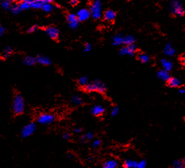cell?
I'll use <instances>...</instances> for the list:
<instances>
[{
  "label": "cell",
  "mask_w": 185,
  "mask_h": 168,
  "mask_svg": "<svg viewBox=\"0 0 185 168\" xmlns=\"http://www.w3.org/2000/svg\"><path fill=\"white\" fill-rule=\"evenodd\" d=\"M135 42V38L132 36V35H127V36H124V42L123 44L125 46L131 45V44H133Z\"/></svg>",
  "instance_id": "cell-23"
},
{
  "label": "cell",
  "mask_w": 185,
  "mask_h": 168,
  "mask_svg": "<svg viewBox=\"0 0 185 168\" xmlns=\"http://www.w3.org/2000/svg\"><path fill=\"white\" fill-rule=\"evenodd\" d=\"M105 108L101 105H96L91 108L90 113L92 114L93 116L99 117L102 116V115L104 113Z\"/></svg>",
  "instance_id": "cell-11"
},
{
  "label": "cell",
  "mask_w": 185,
  "mask_h": 168,
  "mask_svg": "<svg viewBox=\"0 0 185 168\" xmlns=\"http://www.w3.org/2000/svg\"><path fill=\"white\" fill-rule=\"evenodd\" d=\"M67 21H68L69 27L70 28L76 29L78 28L79 20L77 18V15H75L74 13H70L67 15Z\"/></svg>",
  "instance_id": "cell-8"
},
{
  "label": "cell",
  "mask_w": 185,
  "mask_h": 168,
  "mask_svg": "<svg viewBox=\"0 0 185 168\" xmlns=\"http://www.w3.org/2000/svg\"><path fill=\"white\" fill-rule=\"evenodd\" d=\"M38 26L37 25H32L30 28H29L28 31L29 33H33V32H36L38 30Z\"/></svg>",
  "instance_id": "cell-37"
},
{
  "label": "cell",
  "mask_w": 185,
  "mask_h": 168,
  "mask_svg": "<svg viewBox=\"0 0 185 168\" xmlns=\"http://www.w3.org/2000/svg\"><path fill=\"white\" fill-rule=\"evenodd\" d=\"M173 167L175 168H183L184 167L183 161L177 160L173 162Z\"/></svg>",
  "instance_id": "cell-31"
},
{
  "label": "cell",
  "mask_w": 185,
  "mask_h": 168,
  "mask_svg": "<svg viewBox=\"0 0 185 168\" xmlns=\"http://www.w3.org/2000/svg\"><path fill=\"white\" fill-rule=\"evenodd\" d=\"M119 166V161L116 159H111L107 160L103 164V167L104 168H117Z\"/></svg>",
  "instance_id": "cell-13"
},
{
  "label": "cell",
  "mask_w": 185,
  "mask_h": 168,
  "mask_svg": "<svg viewBox=\"0 0 185 168\" xmlns=\"http://www.w3.org/2000/svg\"><path fill=\"white\" fill-rule=\"evenodd\" d=\"M70 138V135L69 133H67V132H66V133H64L63 135V138L64 140H69Z\"/></svg>",
  "instance_id": "cell-39"
},
{
  "label": "cell",
  "mask_w": 185,
  "mask_h": 168,
  "mask_svg": "<svg viewBox=\"0 0 185 168\" xmlns=\"http://www.w3.org/2000/svg\"><path fill=\"white\" fill-rule=\"evenodd\" d=\"M100 144H101L100 140L96 139V140H94L93 141L92 146L94 147V148H98V147H99V146H100Z\"/></svg>",
  "instance_id": "cell-38"
},
{
  "label": "cell",
  "mask_w": 185,
  "mask_h": 168,
  "mask_svg": "<svg viewBox=\"0 0 185 168\" xmlns=\"http://www.w3.org/2000/svg\"><path fill=\"white\" fill-rule=\"evenodd\" d=\"M13 49L9 46H7V47H5V49H4V51H3L2 55L4 58H8L11 57V55L13 54Z\"/></svg>",
  "instance_id": "cell-25"
},
{
  "label": "cell",
  "mask_w": 185,
  "mask_h": 168,
  "mask_svg": "<svg viewBox=\"0 0 185 168\" xmlns=\"http://www.w3.org/2000/svg\"><path fill=\"white\" fill-rule=\"evenodd\" d=\"M6 1H9L10 3H13V2H15V1H16L17 0H6Z\"/></svg>",
  "instance_id": "cell-46"
},
{
  "label": "cell",
  "mask_w": 185,
  "mask_h": 168,
  "mask_svg": "<svg viewBox=\"0 0 185 168\" xmlns=\"http://www.w3.org/2000/svg\"><path fill=\"white\" fill-rule=\"evenodd\" d=\"M5 31V28H4V26L0 25V36H1L4 34Z\"/></svg>",
  "instance_id": "cell-40"
},
{
  "label": "cell",
  "mask_w": 185,
  "mask_h": 168,
  "mask_svg": "<svg viewBox=\"0 0 185 168\" xmlns=\"http://www.w3.org/2000/svg\"><path fill=\"white\" fill-rule=\"evenodd\" d=\"M163 53L164 54L168 56V57H171V56L175 55V49L173 48V46L171 43H168L166 44L165 48L163 49Z\"/></svg>",
  "instance_id": "cell-14"
},
{
  "label": "cell",
  "mask_w": 185,
  "mask_h": 168,
  "mask_svg": "<svg viewBox=\"0 0 185 168\" xmlns=\"http://www.w3.org/2000/svg\"><path fill=\"white\" fill-rule=\"evenodd\" d=\"M77 16L79 21H85V20H88L91 17L90 11L84 8L81 9L77 12Z\"/></svg>",
  "instance_id": "cell-9"
},
{
  "label": "cell",
  "mask_w": 185,
  "mask_h": 168,
  "mask_svg": "<svg viewBox=\"0 0 185 168\" xmlns=\"http://www.w3.org/2000/svg\"><path fill=\"white\" fill-rule=\"evenodd\" d=\"M74 131H75V132H76V133H80V132H82V129L81 128L75 129Z\"/></svg>",
  "instance_id": "cell-43"
},
{
  "label": "cell",
  "mask_w": 185,
  "mask_h": 168,
  "mask_svg": "<svg viewBox=\"0 0 185 168\" xmlns=\"http://www.w3.org/2000/svg\"><path fill=\"white\" fill-rule=\"evenodd\" d=\"M11 12L14 15H17L19 14L20 11H21V9L20 7L19 4H15L13 5H11V7L10 8Z\"/></svg>",
  "instance_id": "cell-28"
},
{
  "label": "cell",
  "mask_w": 185,
  "mask_h": 168,
  "mask_svg": "<svg viewBox=\"0 0 185 168\" xmlns=\"http://www.w3.org/2000/svg\"><path fill=\"white\" fill-rule=\"evenodd\" d=\"M44 5V2L42 0H34L30 3V7L35 9H42V5Z\"/></svg>",
  "instance_id": "cell-24"
},
{
  "label": "cell",
  "mask_w": 185,
  "mask_h": 168,
  "mask_svg": "<svg viewBox=\"0 0 185 168\" xmlns=\"http://www.w3.org/2000/svg\"><path fill=\"white\" fill-rule=\"evenodd\" d=\"M36 125L34 123H29L27 125H25L20 132V136L23 138L30 137L36 131Z\"/></svg>",
  "instance_id": "cell-6"
},
{
  "label": "cell",
  "mask_w": 185,
  "mask_h": 168,
  "mask_svg": "<svg viewBox=\"0 0 185 168\" xmlns=\"http://www.w3.org/2000/svg\"><path fill=\"white\" fill-rule=\"evenodd\" d=\"M70 102L73 104H74L75 105H78L83 104V100L81 98V96L79 95H75L74 96H73L70 100Z\"/></svg>",
  "instance_id": "cell-22"
},
{
  "label": "cell",
  "mask_w": 185,
  "mask_h": 168,
  "mask_svg": "<svg viewBox=\"0 0 185 168\" xmlns=\"http://www.w3.org/2000/svg\"><path fill=\"white\" fill-rule=\"evenodd\" d=\"M123 42H124V36H122L121 34H118L113 38L112 44L113 45L115 46H121L123 44Z\"/></svg>",
  "instance_id": "cell-19"
},
{
  "label": "cell",
  "mask_w": 185,
  "mask_h": 168,
  "mask_svg": "<svg viewBox=\"0 0 185 168\" xmlns=\"http://www.w3.org/2000/svg\"><path fill=\"white\" fill-rule=\"evenodd\" d=\"M23 63H24L26 66H34L37 63L36 58L33 57V56H26V57L23 59Z\"/></svg>",
  "instance_id": "cell-15"
},
{
  "label": "cell",
  "mask_w": 185,
  "mask_h": 168,
  "mask_svg": "<svg viewBox=\"0 0 185 168\" xmlns=\"http://www.w3.org/2000/svg\"><path fill=\"white\" fill-rule=\"evenodd\" d=\"M55 119V117L54 115L50 114V113H42L38 117V123H40L41 125H48L54 121Z\"/></svg>",
  "instance_id": "cell-5"
},
{
  "label": "cell",
  "mask_w": 185,
  "mask_h": 168,
  "mask_svg": "<svg viewBox=\"0 0 185 168\" xmlns=\"http://www.w3.org/2000/svg\"><path fill=\"white\" fill-rule=\"evenodd\" d=\"M137 164L138 161L128 159L125 161L123 166L126 168H137Z\"/></svg>",
  "instance_id": "cell-21"
},
{
  "label": "cell",
  "mask_w": 185,
  "mask_h": 168,
  "mask_svg": "<svg viewBox=\"0 0 185 168\" xmlns=\"http://www.w3.org/2000/svg\"><path fill=\"white\" fill-rule=\"evenodd\" d=\"M90 13L94 19H99L102 16V1L101 0H94L90 6Z\"/></svg>",
  "instance_id": "cell-4"
},
{
  "label": "cell",
  "mask_w": 185,
  "mask_h": 168,
  "mask_svg": "<svg viewBox=\"0 0 185 168\" xmlns=\"http://www.w3.org/2000/svg\"><path fill=\"white\" fill-rule=\"evenodd\" d=\"M157 77L160 79V80L163 81H167L170 78L169 71H167L163 69L158 71V72L157 73Z\"/></svg>",
  "instance_id": "cell-16"
},
{
  "label": "cell",
  "mask_w": 185,
  "mask_h": 168,
  "mask_svg": "<svg viewBox=\"0 0 185 168\" xmlns=\"http://www.w3.org/2000/svg\"><path fill=\"white\" fill-rule=\"evenodd\" d=\"M84 88V90L88 92H96L103 94L106 92L107 90L106 85L99 80H95L91 82H89Z\"/></svg>",
  "instance_id": "cell-2"
},
{
  "label": "cell",
  "mask_w": 185,
  "mask_h": 168,
  "mask_svg": "<svg viewBox=\"0 0 185 168\" xmlns=\"http://www.w3.org/2000/svg\"><path fill=\"white\" fill-rule=\"evenodd\" d=\"M92 49V46L90 44L87 43L84 45V48H83V52H89Z\"/></svg>",
  "instance_id": "cell-35"
},
{
  "label": "cell",
  "mask_w": 185,
  "mask_h": 168,
  "mask_svg": "<svg viewBox=\"0 0 185 168\" xmlns=\"http://www.w3.org/2000/svg\"><path fill=\"white\" fill-rule=\"evenodd\" d=\"M139 60L141 61V62L143 63H148V61H149V55H148L147 54H142L139 55Z\"/></svg>",
  "instance_id": "cell-30"
},
{
  "label": "cell",
  "mask_w": 185,
  "mask_h": 168,
  "mask_svg": "<svg viewBox=\"0 0 185 168\" xmlns=\"http://www.w3.org/2000/svg\"><path fill=\"white\" fill-rule=\"evenodd\" d=\"M183 163H184V165L185 166V158H184V160H183Z\"/></svg>",
  "instance_id": "cell-47"
},
{
  "label": "cell",
  "mask_w": 185,
  "mask_h": 168,
  "mask_svg": "<svg viewBox=\"0 0 185 168\" xmlns=\"http://www.w3.org/2000/svg\"><path fill=\"white\" fill-rule=\"evenodd\" d=\"M161 63L163 67V69L167 71H170L173 68V63L169 60L163 59L161 60Z\"/></svg>",
  "instance_id": "cell-20"
},
{
  "label": "cell",
  "mask_w": 185,
  "mask_h": 168,
  "mask_svg": "<svg viewBox=\"0 0 185 168\" xmlns=\"http://www.w3.org/2000/svg\"><path fill=\"white\" fill-rule=\"evenodd\" d=\"M146 165H147L146 161L144 160H142L138 162L137 168H145L146 167Z\"/></svg>",
  "instance_id": "cell-36"
},
{
  "label": "cell",
  "mask_w": 185,
  "mask_h": 168,
  "mask_svg": "<svg viewBox=\"0 0 185 168\" xmlns=\"http://www.w3.org/2000/svg\"><path fill=\"white\" fill-rule=\"evenodd\" d=\"M136 50V46L134 44H131V45H127L123 46L120 49L119 54L121 55H131L133 56L135 54V52Z\"/></svg>",
  "instance_id": "cell-7"
},
{
  "label": "cell",
  "mask_w": 185,
  "mask_h": 168,
  "mask_svg": "<svg viewBox=\"0 0 185 168\" xmlns=\"http://www.w3.org/2000/svg\"><path fill=\"white\" fill-rule=\"evenodd\" d=\"M93 138H94V134L92 133V132H86V133H85L83 136L82 137L81 141L83 143H86V142H88V141L92 140Z\"/></svg>",
  "instance_id": "cell-26"
},
{
  "label": "cell",
  "mask_w": 185,
  "mask_h": 168,
  "mask_svg": "<svg viewBox=\"0 0 185 168\" xmlns=\"http://www.w3.org/2000/svg\"><path fill=\"white\" fill-rule=\"evenodd\" d=\"M70 4H72V5H76L78 4V0H71Z\"/></svg>",
  "instance_id": "cell-42"
},
{
  "label": "cell",
  "mask_w": 185,
  "mask_h": 168,
  "mask_svg": "<svg viewBox=\"0 0 185 168\" xmlns=\"http://www.w3.org/2000/svg\"><path fill=\"white\" fill-rule=\"evenodd\" d=\"M42 9L44 12L49 13H51L53 9H54V6L52 5V4H44L42 7Z\"/></svg>",
  "instance_id": "cell-27"
},
{
  "label": "cell",
  "mask_w": 185,
  "mask_h": 168,
  "mask_svg": "<svg viewBox=\"0 0 185 168\" xmlns=\"http://www.w3.org/2000/svg\"><path fill=\"white\" fill-rule=\"evenodd\" d=\"M36 58L37 63L41 65L48 66L52 64V61L50 59L45 55H38Z\"/></svg>",
  "instance_id": "cell-12"
},
{
  "label": "cell",
  "mask_w": 185,
  "mask_h": 168,
  "mask_svg": "<svg viewBox=\"0 0 185 168\" xmlns=\"http://www.w3.org/2000/svg\"><path fill=\"white\" fill-rule=\"evenodd\" d=\"M11 3H10L9 1L4 0V1H3L1 2V7L5 9H10L11 7Z\"/></svg>",
  "instance_id": "cell-33"
},
{
  "label": "cell",
  "mask_w": 185,
  "mask_h": 168,
  "mask_svg": "<svg viewBox=\"0 0 185 168\" xmlns=\"http://www.w3.org/2000/svg\"><path fill=\"white\" fill-rule=\"evenodd\" d=\"M183 63H184V65H185V60L183 61Z\"/></svg>",
  "instance_id": "cell-48"
},
{
  "label": "cell",
  "mask_w": 185,
  "mask_h": 168,
  "mask_svg": "<svg viewBox=\"0 0 185 168\" xmlns=\"http://www.w3.org/2000/svg\"><path fill=\"white\" fill-rule=\"evenodd\" d=\"M22 1H26V2H28V3H31L33 1H34V0H21Z\"/></svg>",
  "instance_id": "cell-45"
},
{
  "label": "cell",
  "mask_w": 185,
  "mask_h": 168,
  "mask_svg": "<svg viewBox=\"0 0 185 168\" xmlns=\"http://www.w3.org/2000/svg\"><path fill=\"white\" fill-rule=\"evenodd\" d=\"M44 4H52L54 1V0H42Z\"/></svg>",
  "instance_id": "cell-41"
},
{
  "label": "cell",
  "mask_w": 185,
  "mask_h": 168,
  "mask_svg": "<svg viewBox=\"0 0 185 168\" xmlns=\"http://www.w3.org/2000/svg\"><path fill=\"white\" fill-rule=\"evenodd\" d=\"M1 0H0V2H1Z\"/></svg>",
  "instance_id": "cell-49"
},
{
  "label": "cell",
  "mask_w": 185,
  "mask_h": 168,
  "mask_svg": "<svg viewBox=\"0 0 185 168\" xmlns=\"http://www.w3.org/2000/svg\"><path fill=\"white\" fill-rule=\"evenodd\" d=\"M12 109L13 113L17 116L24 113L25 110V101L21 94H17L15 96L13 100Z\"/></svg>",
  "instance_id": "cell-1"
},
{
  "label": "cell",
  "mask_w": 185,
  "mask_h": 168,
  "mask_svg": "<svg viewBox=\"0 0 185 168\" xmlns=\"http://www.w3.org/2000/svg\"><path fill=\"white\" fill-rule=\"evenodd\" d=\"M46 33L51 39L56 40L59 36V32L57 28L54 26H48L46 28Z\"/></svg>",
  "instance_id": "cell-10"
},
{
  "label": "cell",
  "mask_w": 185,
  "mask_h": 168,
  "mask_svg": "<svg viewBox=\"0 0 185 168\" xmlns=\"http://www.w3.org/2000/svg\"><path fill=\"white\" fill-rule=\"evenodd\" d=\"M116 17V13L114 11L109 9L105 11L104 13V19L108 22H111L115 20Z\"/></svg>",
  "instance_id": "cell-17"
},
{
  "label": "cell",
  "mask_w": 185,
  "mask_h": 168,
  "mask_svg": "<svg viewBox=\"0 0 185 168\" xmlns=\"http://www.w3.org/2000/svg\"><path fill=\"white\" fill-rule=\"evenodd\" d=\"M21 10H27L29 8H30V3L26 2V1H22L19 4Z\"/></svg>",
  "instance_id": "cell-32"
},
{
  "label": "cell",
  "mask_w": 185,
  "mask_h": 168,
  "mask_svg": "<svg viewBox=\"0 0 185 168\" xmlns=\"http://www.w3.org/2000/svg\"><path fill=\"white\" fill-rule=\"evenodd\" d=\"M170 11L175 15L182 17L184 14V9L178 0H171L169 3Z\"/></svg>",
  "instance_id": "cell-3"
},
{
  "label": "cell",
  "mask_w": 185,
  "mask_h": 168,
  "mask_svg": "<svg viewBox=\"0 0 185 168\" xmlns=\"http://www.w3.org/2000/svg\"><path fill=\"white\" fill-rule=\"evenodd\" d=\"M178 92L180 94H185V88H180V89L178 90Z\"/></svg>",
  "instance_id": "cell-44"
},
{
  "label": "cell",
  "mask_w": 185,
  "mask_h": 168,
  "mask_svg": "<svg viewBox=\"0 0 185 168\" xmlns=\"http://www.w3.org/2000/svg\"><path fill=\"white\" fill-rule=\"evenodd\" d=\"M119 108L118 106H114V107L112 108V110L111 111V115L112 117H115L116 116L117 114L119 113Z\"/></svg>",
  "instance_id": "cell-34"
},
{
  "label": "cell",
  "mask_w": 185,
  "mask_h": 168,
  "mask_svg": "<svg viewBox=\"0 0 185 168\" xmlns=\"http://www.w3.org/2000/svg\"><path fill=\"white\" fill-rule=\"evenodd\" d=\"M181 82L178 79L175 77H170L167 81L168 86L171 88H177L181 85Z\"/></svg>",
  "instance_id": "cell-18"
},
{
  "label": "cell",
  "mask_w": 185,
  "mask_h": 168,
  "mask_svg": "<svg viewBox=\"0 0 185 168\" xmlns=\"http://www.w3.org/2000/svg\"><path fill=\"white\" fill-rule=\"evenodd\" d=\"M89 83V79L86 76H82L78 79V84L80 86L84 87Z\"/></svg>",
  "instance_id": "cell-29"
}]
</instances>
